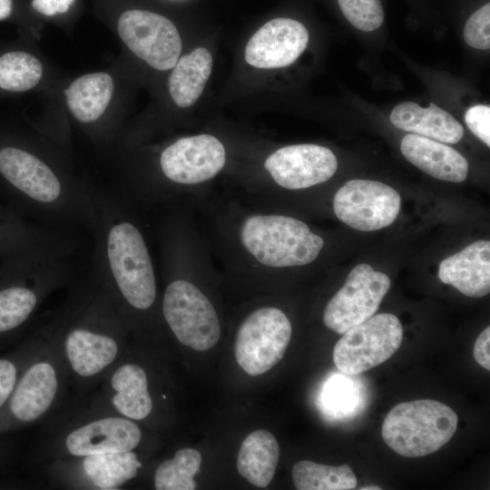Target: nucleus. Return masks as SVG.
<instances>
[{
    "label": "nucleus",
    "mask_w": 490,
    "mask_h": 490,
    "mask_svg": "<svg viewBox=\"0 0 490 490\" xmlns=\"http://www.w3.org/2000/svg\"><path fill=\"white\" fill-rule=\"evenodd\" d=\"M128 326L92 269L36 330L61 358L69 384L84 394L100 385L124 352Z\"/></svg>",
    "instance_id": "1"
},
{
    "label": "nucleus",
    "mask_w": 490,
    "mask_h": 490,
    "mask_svg": "<svg viewBox=\"0 0 490 490\" xmlns=\"http://www.w3.org/2000/svg\"><path fill=\"white\" fill-rule=\"evenodd\" d=\"M86 228L93 240L91 269L128 326L131 315L150 311L157 298L143 235L116 192L95 187Z\"/></svg>",
    "instance_id": "2"
},
{
    "label": "nucleus",
    "mask_w": 490,
    "mask_h": 490,
    "mask_svg": "<svg viewBox=\"0 0 490 490\" xmlns=\"http://www.w3.org/2000/svg\"><path fill=\"white\" fill-rule=\"evenodd\" d=\"M76 253L77 244L70 239L0 261V345L16 339L49 295L79 278Z\"/></svg>",
    "instance_id": "3"
},
{
    "label": "nucleus",
    "mask_w": 490,
    "mask_h": 490,
    "mask_svg": "<svg viewBox=\"0 0 490 490\" xmlns=\"http://www.w3.org/2000/svg\"><path fill=\"white\" fill-rule=\"evenodd\" d=\"M32 348L16 386L0 411V435L41 420L62 401L69 380L52 343L39 331L31 336Z\"/></svg>",
    "instance_id": "4"
},
{
    "label": "nucleus",
    "mask_w": 490,
    "mask_h": 490,
    "mask_svg": "<svg viewBox=\"0 0 490 490\" xmlns=\"http://www.w3.org/2000/svg\"><path fill=\"white\" fill-rule=\"evenodd\" d=\"M458 417L448 406L418 399L395 406L382 425L387 446L406 457L428 456L444 446L457 428Z\"/></svg>",
    "instance_id": "5"
},
{
    "label": "nucleus",
    "mask_w": 490,
    "mask_h": 490,
    "mask_svg": "<svg viewBox=\"0 0 490 490\" xmlns=\"http://www.w3.org/2000/svg\"><path fill=\"white\" fill-rule=\"evenodd\" d=\"M240 236L250 254L274 268L309 264L324 245L306 223L284 215H251L241 224Z\"/></svg>",
    "instance_id": "6"
},
{
    "label": "nucleus",
    "mask_w": 490,
    "mask_h": 490,
    "mask_svg": "<svg viewBox=\"0 0 490 490\" xmlns=\"http://www.w3.org/2000/svg\"><path fill=\"white\" fill-rule=\"evenodd\" d=\"M142 439L136 422L120 415L93 408L59 432L52 444L54 458L81 457L134 450Z\"/></svg>",
    "instance_id": "7"
},
{
    "label": "nucleus",
    "mask_w": 490,
    "mask_h": 490,
    "mask_svg": "<svg viewBox=\"0 0 490 490\" xmlns=\"http://www.w3.org/2000/svg\"><path fill=\"white\" fill-rule=\"evenodd\" d=\"M162 317L178 341L198 351L211 348L220 339V325L209 299L191 282L168 283L162 302Z\"/></svg>",
    "instance_id": "8"
},
{
    "label": "nucleus",
    "mask_w": 490,
    "mask_h": 490,
    "mask_svg": "<svg viewBox=\"0 0 490 490\" xmlns=\"http://www.w3.org/2000/svg\"><path fill=\"white\" fill-rule=\"evenodd\" d=\"M342 335L333 349L334 364L343 374L357 376L395 354L402 342L403 328L395 315L381 313Z\"/></svg>",
    "instance_id": "9"
},
{
    "label": "nucleus",
    "mask_w": 490,
    "mask_h": 490,
    "mask_svg": "<svg viewBox=\"0 0 490 490\" xmlns=\"http://www.w3.org/2000/svg\"><path fill=\"white\" fill-rule=\"evenodd\" d=\"M291 338V324L283 311L260 308L240 324L235 341L239 366L250 376L261 375L283 358Z\"/></svg>",
    "instance_id": "10"
},
{
    "label": "nucleus",
    "mask_w": 490,
    "mask_h": 490,
    "mask_svg": "<svg viewBox=\"0 0 490 490\" xmlns=\"http://www.w3.org/2000/svg\"><path fill=\"white\" fill-rule=\"evenodd\" d=\"M390 286L387 274L374 270L370 265L358 264L327 304L323 314L326 327L338 334H344L371 318Z\"/></svg>",
    "instance_id": "11"
},
{
    "label": "nucleus",
    "mask_w": 490,
    "mask_h": 490,
    "mask_svg": "<svg viewBox=\"0 0 490 490\" xmlns=\"http://www.w3.org/2000/svg\"><path fill=\"white\" fill-rule=\"evenodd\" d=\"M117 29L127 47L152 68L164 71L177 63L181 40L166 16L142 9L126 10L118 19Z\"/></svg>",
    "instance_id": "12"
},
{
    "label": "nucleus",
    "mask_w": 490,
    "mask_h": 490,
    "mask_svg": "<svg viewBox=\"0 0 490 490\" xmlns=\"http://www.w3.org/2000/svg\"><path fill=\"white\" fill-rule=\"evenodd\" d=\"M401 199L392 187L377 181L351 180L336 192L333 209L348 226L372 231L392 224L400 211Z\"/></svg>",
    "instance_id": "13"
},
{
    "label": "nucleus",
    "mask_w": 490,
    "mask_h": 490,
    "mask_svg": "<svg viewBox=\"0 0 490 490\" xmlns=\"http://www.w3.org/2000/svg\"><path fill=\"white\" fill-rule=\"evenodd\" d=\"M142 466L134 450L56 458L51 473L66 485L88 489L115 490L133 479Z\"/></svg>",
    "instance_id": "14"
},
{
    "label": "nucleus",
    "mask_w": 490,
    "mask_h": 490,
    "mask_svg": "<svg viewBox=\"0 0 490 490\" xmlns=\"http://www.w3.org/2000/svg\"><path fill=\"white\" fill-rule=\"evenodd\" d=\"M223 144L211 134L183 137L167 146L160 155L166 179L178 184H196L214 177L224 166Z\"/></svg>",
    "instance_id": "15"
},
{
    "label": "nucleus",
    "mask_w": 490,
    "mask_h": 490,
    "mask_svg": "<svg viewBox=\"0 0 490 490\" xmlns=\"http://www.w3.org/2000/svg\"><path fill=\"white\" fill-rule=\"evenodd\" d=\"M265 168L279 186L299 190L329 180L337 171L338 162L328 148L303 143L277 150L267 158Z\"/></svg>",
    "instance_id": "16"
},
{
    "label": "nucleus",
    "mask_w": 490,
    "mask_h": 490,
    "mask_svg": "<svg viewBox=\"0 0 490 490\" xmlns=\"http://www.w3.org/2000/svg\"><path fill=\"white\" fill-rule=\"evenodd\" d=\"M308 43L309 32L302 23L274 18L250 37L245 48V60L261 69L288 66L305 51Z\"/></svg>",
    "instance_id": "17"
},
{
    "label": "nucleus",
    "mask_w": 490,
    "mask_h": 490,
    "mask_svg": "<svg viewBox=\"0 0 490 490\" xmlns=\"http://www.w3.org/2000/svg\"><path fill=\"white\" fill-rule=\"evenodd\" d=\"M438 278L467 297L490 291V242L477 240L439 264Z\"/></svg>",
    "instance_id": "18"
},
{
    "label": "nucleus",
    "mask_w": 490,
    "mask_h": 490,
    "mask_svg": "<svg viewBox=\"0 0 490 490\" xmlns=\"http://www.w3.org/2000/svg\"><path fill=\"white\" fill-rule=\"evenodd\" d=\"M400 150L408 162L436 179L451 182L466 179L467 161L450 146L421 135L407 134Z\"/></svg>",
    "instance_id": "19"
},
{
    "label": "nucleus",
    "mask_w": 490,
    "mask_h": 490,
    "mask_svg": "<svg viewBox=\"0 0 490 490\" xmlns=\"http://www.w3.org/2000/svg\"><path fill=\"white\" fill-rule=\"evenodd\" d=\"M390 121L400 130L446 143H456L464 135L462 124L434 103L427 108L411 102L399 103L393 109Z\"/></svg>",
    "instance_id": "20"
},
{
    "label": "nucleus",
    "mask_w": 490,
    "mask_h": 490,
    "mask_svg": "<svg viewBox=\"0 0 490 490\" xmlns=\"http://www.w3.org/2000/svg\"><path fill=\"white\" fill-rule=\"evenodd\" d=\"M70 239L69 232L31 220L0 203V261L31 249Z\"/></svg>",
    "instance_id": "21"
},
{
    "label": "nucleus",
    "mask_w": 490,
    "mask_h": 490,
    "mask_svg": "<svg viewBox=\"0 0 490 490\" xmlns=\"http://www.w3.org/2000/svg\"><path fill=\"white\" fill-rule=\"evenodd\" d=\"M279 458V446L269 431L258 429L242 442L237 457L239 474L251 485L266 487L271 482Z\"/></svg>",
    "instance_id": "22"
},
{
    "label": "nucleus",
    "mask_w": 490,
    "mask_h": 490,
    "mask_svg": "<svg viewBox=\"0 0 490 490\" xmlns=\"http://www.w3.org/2000/svg\"><path fill=\"white\" fill-rule=\"evenodd\" d=\"M208 49L198 47L178 59L169 77V92L180 107L192 105L201 96L212 70Z\"/></svg>",
    "instance_id": "23"
},
{
    "label": "nucleus",
    "mask_w": 490,
    "mask_h": 490,
    "mask_svg": "<svg viewBox=\"0 0 490 490\" xmlns=\"http://www.w3.org/2000/svg\"><path fill=\"white\" fill-rule=\"evenodd\" d=\"M113 87V78L106 73L82 75L64 90L68 108L79 122H95L106 110Z\"/></svg>",
    "instance_id": "24"
},
{
    "label": "nucleus",
    "mask_w": 490,
    "mask_h": 490,
    "mask_svg": "<svg viewBox=\"0 0 490 490\" xmlns=\"http://www.w3.org/2000/svg\"><path fill=\"white\" fill-rule=\"evenodd\" d=\"M292 480L298 490H349L357 486V478L347 464L339 466L308 460L296 463Z\"/></svg>",
    "instance_id": "25"
},
{
    "label": "nucleus",
    "mask_w": 490,
    "mask_h": 490,
    "mask_svg": "<svg viewBox=\"0 0 490 490\" xmlns=\"http://www.w3.org/2000/svg\"><path fill=\"white\" fill-rule=\"evenodd\" d=\"M201 463V453L192 448H182L172 458L162 461L153 475L157 490H193L196 488L194 475Z\"/></svg>",
    "instance_id": "26"
},
{
    "label": "nucleus",
    "mask_w": 490,
    "mask_h": 490,
    "mask_svg": "<svg viewBox=\"0 0 490 490\" xmlns=\"http://www.w3.org/2000/svg\"><path fill=\"white\" fill-rule=\"evenodd\" d=\"M43 66L31 54L10 52L0 56V88L24 92L34 87L42 78Z\"/></svg>",
    "instance_id": "27"
},
{
    "label": "nucleus",
    "mask_w": 490,
    "mask_h": 490,
    "mask_svg": "<svg viewBox=\"0 0 490 490\" xmlns=\"http://www.w3.org/2000/svg\"><path fill=\"white\" fill-rule=\"evenodd\" d=\"M348 22L360 31L372 32L384 22L380 0H337Z\"/></svg>",
    "instance_id": "28"
},
{
    "label": "nucleus",
    "mask_w": 490,
    "mask_h": 490,
    "mask_svg": "<svg viewBox=\"0 0 490 490\" xmlns=\"http://www.w3.org/2000/svg\"><path fill=\"white\" fill-rule=\"evenodd\" d=\"M32 348L29 337L7 355L0 357V411L9 400Z\"/></svg>",
    "instance_id": "29"
},
{
    "label": "nucleus",
    "mask_w": 490,
    "mask_h": 490,
    "mask_svg": "<svg viewBox=\"0 0 490 490\" xmlns=\"http://www.w3.org/2000/svg\"><path fill=\"white\" fill-rule=\"evenodd\" d=\"M357 392L356 387L346 376L333 377L324 387L323 403L331 412L347 415L354 409Z\"/></svg>",
    "instance_id": "30"
},
{
    "label": "nucleus",
    "mask_w": 490,
    "mask_h": 490,
    "mask_svg": "<svg viewBox=\"0 0 490 490\" xmlns=\"http://www.w3.org/2000/svg\"><path fill=\"white\" fill-rule=\"evenodd\" d=\"M490 5L485 4L477 9L466 21L464 29L466 43L474 48H490Z\"/></svg>",
    "instance_id": "31"
},
{
    "label": "nucleus",
    "mask_w": 490,
    "mask_h": 490,
    "mask_svg": "<svg viewBox=\"0 0 490 490\" xmlns=\"http://www.w3.org/2000/svg\"><path fill=\"white\" fill-rule=\"evenodd\" d=\"M469 130L488 147L490 146V107L477 104L470 107L465 114Z\"/></svg>",
    "instance_id": "32"
},
{
    "label": "nucleus",
    "mask_w": 490,
    "mask_h": 490,
    "mask_svg": "<svg viewBox=\"0 0 490 490\" xmlns=\"http://www.w3.org/2000/svg\"><path fill=\"white\" fill-rule=\"evenodd\" d=\"M76 0H32V7L37 13L54 16L67 13Z\"/></svg>",
    "instance_id": "33"
},
{
    "label": "nucleus",
    "mask_w": 490,
    "mask_h": 490,
    "mask_svg": "<svg viewBox=\"0 0 490 490\" xmlns=\"http://www.w3.org/2000/svg\"><path fill=\"white\" fill-rule=\"evenodd\" d=\"M490 328H485L474 345L473 355L475 361L484 368L490 369L489 357Z\"/></svg>",
    "instance_id": "34"
},
{
    "label": "nucleus",
    "mask_w": 490,
    "mask_h": 490,
    "mask_svg": "<svg viewBox=\"0 0 490 490\" xmlns=\"http://www.w3.org/2000/svg\"><path fill=\"white\" fill-rule=\"evenodd\" d=\"M12 0H0V20L5 19L12 13Z\"/></svg>",
    "instance_id": "35"
},
{
    "label": "nucleus",
    "mask_w": 490,
    "mask_h": 490,
    "mask_svg": "<svg viewBox=\"0 0 490 490\" xmlns=\"http://www.w3.org/2000/svg\"><path fill=\"white\" fill-rule=\"evenodd\" d=\"M5 455H6V451L5 447L0 444V464L5 457Z\"/></svg>",
    "instance_id": "36"
},
{
    "label": "nucleus",
    "mask_w": 490,
    "mask_h": 490,
    "mask_svg": "<svg viewBox=\"0 0 490 490\" xmlns=\"http://www.w3.org/2000/svg\"><path fill=\"white\" fill-rule=\"evenodd\" d=\"M360 489L361 490H380L381 487H378L377 485H370V486H363Z\"/></svg>",
    "instance_id": "37"
}]
</instances>
